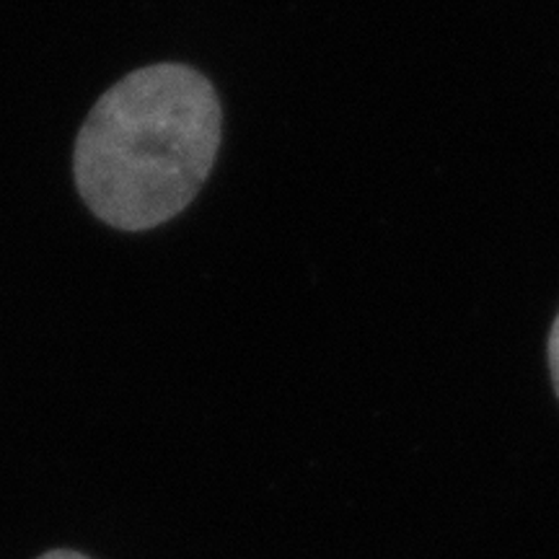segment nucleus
Here are the masks:
<instances>
[{
    "label": "nucleus",
    "instance_id": "1",
    "mask_svg": "<svg viewBox=\"0 0 559 559\" xmlns=\"http://www.w3.org/2000/svg\"><path fill=\"white\" fill-rule=\"evenodd\" d=\"M221 99L200 70L156 62L115 83L79 132L73 174L96 218L148 230L177 218L221 148Z\"/></svg>",
    "mask_w": 559,
    "mask_h": 559
},
{
    "label": "nucleus",
    "instance_id": "2",
    "mask_svg": "<svg viewBox=\"0 0 559 559\" xmlns=\"http://www.w3.org/2000/svg\"><path fill=\"white\" fill-rule=\"evenodd\" d=\"M549 366H551V379H555V389L559 394V317L551 326V337H549Z\"/></svg>",
    "mask_w": 559,
    "mask_h": 559
},
{
    "label": "nucleus",
    "instance_id": "3",
    "mask_svg": "<svg viewBox=\"0 0 559 559\" xmlns=\"http://www.w3.org/2000/svg\"><path fill=\"white\" fill-rule=\"evenodd\" d=\"M39 559H88V557H83V555H79V551H68V549H58V551H50V555H45V557H39Z\"/></svg>",
    "mask_w": 559,
    "mask_h": 559
}]
</instances>
